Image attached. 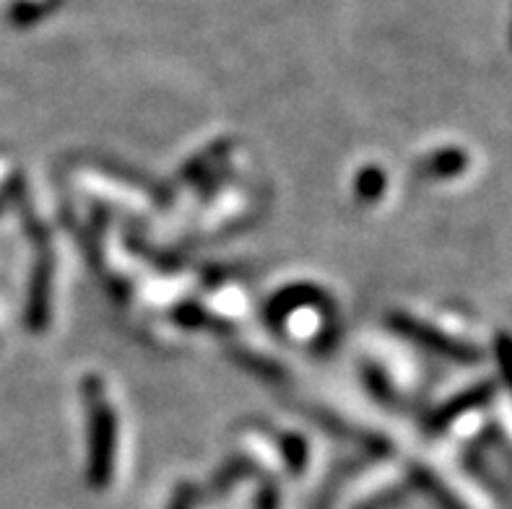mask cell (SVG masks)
I'll return each mask as SVG.
<instances>
[{
	"instance_id": "obj_2",
	"label": "cell",
	"mask_w": 512,
	"mask_h": 509,
	"mask_svg": "<svg viewBox=\"0 0 512 509\" xmlns=\"http://www.w3.org/2000/svg\"><path fill=\"white\" fill-rule=\"evenodd\" d=\"M260 507L258 509H276V491H263V494H260Z\"/></svg>"
},
{
	"instance_id": "obj_1",
	"label": "cell",
	"mask_w": 512,
	"mask_h": 509,
	"mask_svg": "<svg viewBox=\"0 0 512 509\" xmlns=\"http://www.w3.org/2000/svg\"><path fill=\"white\" fill-rule=\"evenodd\" d=\"M190 504H193V491L182 489L180 494H177L175 504H172V509H190Z\"/></svg>"
}]
</instances>
